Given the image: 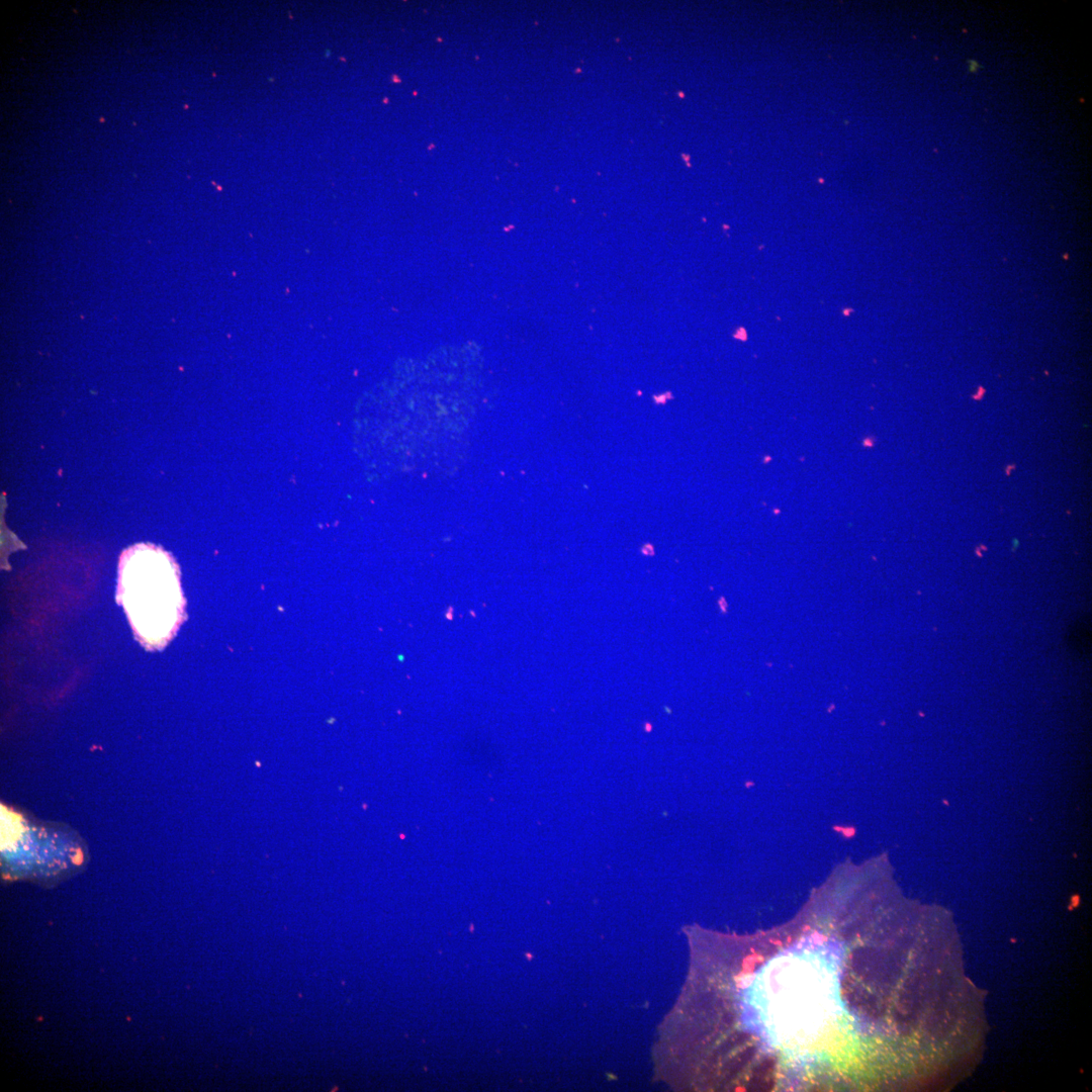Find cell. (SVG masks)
I'll list each match as a JSON object with an SVG mask.
<instances>
[{
	"label": "cell",
	"mask_w": 1092,
	"mask_h": 1092,
	"mask_svg": "<svg viewBox=\"0 0 1092 1092\" xmlns=\"http://www.w3.org/2000/svg\"><path fill=\"white\" fill-rule=\"evenodd\" d=\"M641 553L646 555V556H653L654 555V548H653V546L651 544L647 543L641 548Z\"/></svg>",
	"instance_id": "3"
},
{
	"label": "cell",
	"mask_w": 1092,
	"mask_h": 1092,
	"mask_svg": "<svg viewBox=\"0 0 1092 1092\" xmlns=\"http://www.w3.org/2000/svg\"><path fill=\"white\" fill-rule=\"evenodd\" d=\"M118 600L140 641L163 647L184 617L179 569L172 556L153 544H136L119 559Z\"/></svg>",
	"instance_id": "1"
},
{
	"label": "cell",
	"mask_w": 1092,
	"mask_h": 1092,
	"mask_svg": "<svg viewBox=\"0 0 1092 1092\" xmlns=\"http://www.w3.org/2000/svg\"><path fill=\"white\" fill-rule=\"evenodd\" d=\"M818 961L803 957L780 960L763 984V1014L782 1034L810 1027L827 1011L828 980Z\"/></svg>",
	"instance_id": "2"
}]
</instances>
